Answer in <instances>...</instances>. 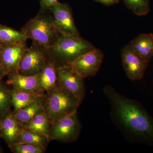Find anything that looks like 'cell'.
I'll list each match as a JSON object with an SVG mask.
<instances>
[{"mask_svg":"<svg viewBox=\"0 0 153 153\" xmlns=\"http://www.w3.org/2000/svg\"><path fill=\"white\" fill-rule=\"evenodd\" d=\"M127 7L137 16H145L150 11L149 0H123Z\"/></svg>","mask_w":153,"mask_h":153,"instance_id":"7402d4cb","label":"cell"},{"mask_svg":"<svg viewBox=\"0 0 153 153\" xmlns=\"http://www.w3.org/2000/svg\"><path fill=\"white\" fill-rule=\"evenodd\" d=\"M13 113H15L33 102L37 99L46 95L33 92H26L12 88L11 89Z\"/></svg>","mask_w":153,"mask_h":153,"instance_id":"ac0fdd59","label":"cell"},{"mask_svg":"<svg viewBox=\"0 0 153 153\" xmlns=\"http://www.w3.org/2000/svg\"><path fill=\"white\" fill-rule=\"evenodd\" d=\"M3 46V43L0 41V52H1V50Z\"/></svg>","mask_w":153,"mask_h":153,"instance_id":"4316f807","label":"cell"},{"mask_svg":"<svg viewBox=\"0 0 153 153\" xmlns=\"http://www.w3.org/2000/svg\"><path fill=\"white\" fill-rule=\"evenodd\" d=\"M46 95L44 110L51 123L62 117L77 111L82 102L71 92L58 84Z\"/></svg>","mask_w":153,"mask_h":153,"instance_id":"277c9868","label":"cell"},{"mask_svg":"<svg viewBox=\"0 0 153 153\" xmlns=\"http://www.w3.org/2000/svg\"><path fill=\"white\" fill-rule=\"evenodd\" d=\"M28 39L22 31L0 24V41L3 44L21 43L27 41Z\"/></svg>","mask_w":153,"mask_h":153,"instance_id":"d6986e66","label":"cell"},{"mask_svg":"<svg viewBox=\"0 0 153 153\" xmlns=\"http://www.w3.org/2000/svg\"><path fill=\"white\" fill-rule=\"evenodd\" d=\"M47 95L39 97L32 103L13 113L19 123L24 127L35 116L44 111Z\"/></svg>","mask_w":153,"mask_h":153,"instance_id":"2e32d148","label":"cell"},{"mask_svg":"<svg viewBox=\"0 0 153 153\" xmlns=\"http://www.w3.org/2000/svg\"><path fill=\"white\" fill-rule=\"evenodd\" d=\"M96 48L89 41L80 36L60 34L55 44L48 49L50 59L58 67L67 66Z\"/></svg>","mask_w":153,"mask_h":153,"instance_id":"7a4b0ae2","label":"cell"},{"mask_svg":"<svg viewBox=\"0 0 153 153\" xmlns=\"http://www.w3.org/2000/svg\"><path fill=\"white\" fill-rule=\"evenodd\" d=\"M104 58L102 51L96 48L78 57L67 66L85 79L97 74L101 68Z\"/></svg>","mask_w":153,"mask_h":153,"instance_id":"52a82bcc","label":"cell"},{"mask_svg":"<svg viewBox=\"0 0 153 153\" xmlns=\"http://www.w3.org/2000/svg\"><path fill=\"white\" fill-rule=\"evenodd\" d=\"M4 153V150H3L1 146H0V153Z\"/></svg>","mask_w":153,"mask_h":153,"instance_id":"83f0119b","label":"cell"},{"mask_svg":"<svg viewBox=\"0 0 153 153\" xmlns=\"http://www.w3.org/2000/svg\"><path fill=\"white\" fill-rule=\"evenodd\" d=\"M49 10L55 27L60 34L80 36L74 23L72 10L68 4L57 1Z\"/></svg>","mask_w":153,"mask_h":153,"instance_id":"ba28073f","label":"cell"},{"mask_svg":"<svg viewBox=\"0 0 153 153\" xmlns=\"http://www.w3.org/2000/svg\"><path fill=\"white\" fill-rule=\"evenodd\" d=\"M12 106L11 89L0 81V120Z\"/></svg>","mask_w":153,"mask_h":153,"instance_id":"44dd1931","label":"cell"},{"mask_svg":"<svg viewBox=\"0 0 153 153\" xmlns=\"http://www.w3.org/2000/svg\"><path fill=\"white\" fill-rule=\"evenodd\" d=\"M5 76H6L5 73L4 71L2 66L1 63H0V81H1V80H2L3 77H4Z\"/></svg>","mask_w":153,"mask_h":153,"instance_id":"484cf974","label":"cell"},{"mask_svg":"<svg viewBox=\"0 0 153 153\" xmlns=\"http://www.w3.org/2000/svg\"><path fill=\"white\" fill-rule=\"evenodd\" d=\"M28 48L27 41L15 44H3L0 52V63L6 75L18 72L19 63Z\"/></svg>","mask_w":153,"mask_h":153,"instance_id":"9c48e42d","label":"cell"},{"mask_svg":"<svg viewBox=\"0 0 153 153\" xmlns=\"http://www.w3.org/2000/svg\"><path fill=\"white\" fill-rule=\"evenodd\" d=\"M123 66L129 79L132 81L143 77L149 63L142 60L128 45L121 52Z\"/></svg>","mask_w":153,"mask_h":153,"instance_id":"8fae6325","label":"cell"},{"mask_svg":"<svg viewBox=\"0 0 153 153\" xmlns=\"http://www.w3.org/2000/svg\"><path fill=\"white\" fill-rule=\"evenodd\" d=\"M57 73L58 85L70 91L82 102L86 92L84 79L67 66L57 67Z\"/></svg>","mask_w":153,"mask_h":153,"instance_id":"30bf717a","label":"cell"},{"mask_svg":"<svg viewBox=\"0 0 153 153\" xmlns=\"http://www.w3.org/2000/svg\"><path fill=\"white\" fill-rule=\"evenodd\" d=\"M0 138H1V136H0Z\"/></svg>","mask_w":153,"mask_h":153,"instance_id":"f1b7e54d","label":"cell"},{"mask_svg":"<svg viewBox=\"0 0 153 153\" xmlns=\"http://www.w3.org/2000/svg\"><path fill=\"white\" fill-rule=\"evenodd\" d=\"M58 1L57 0H40L41 10H49Z\"/></svg>","mask_w":153,"mask_h":153,"instance_id":"cb8c5ba5","label":"cell"},{"mask_svg":"<svg viewBox=\"0 0 153 153\" xmlns=\"http://www.w3.org/2000/svg\"><path fill=\"white\" fill-rule=\"evenodd\" d=\"M50 126L51 122L49 116L44 110V111L36 115L24 127V128L46 137L49 140Z\"/></svg>","mask_w":153,"mask_h":153,"instance_id":"e0dca14e","label":"cell"},{"mask_svg":"<svg viewBox=\"0 0 153 153\" xmlns=\"http://www.w3.org/2000/svg\"><path fill=\"white\" fill-rule=\"evenodd\" d=\"M50 59L48 49L33 41L23 54L18 73L27 76L39 74Z\"/></svg>","mask_w":153,"mask_h":153,"instance_id":"8992f818","label":"cell"},{"mask_svg":"<svg viewBox=\"0 0 153 153\" xmlns=\"http://www.w3.org/2000/svg\"><path fill=\"white\" fill-rule=\"evenodd\" d=\"M49 142L47 137L24 128L19 134L17 143L34 144L46 149Z\"/></svg>","mask_w":153,"mask_h":153,"instance_id":"ffe728a7","label":"cell"},{"mask_svg":"<svg viewBox=\"0 0 153 153\" xmlns=\"http://www.w3.org/2000/svg\"><path fill=\"white\" fill-rule=\"evenodd\" d=\"M9 147L15 153H44L46 151V149L39 145L28 143H15Z\"/></svg>","mask_w":153,"mask_h":153,"instance_id":"603a6c76","label":"cell"},{"mask_svg":"<svg viewBox=\"0 0 153 153\" xmlns=\"http://www.w3.org/2000/svg\"><path fill=\"white\" fill-rule=\"evenodd\" d=\"M57 66L55 62L50 59L40 73L39 92L41 94L46 95L50 91L57 87Z\"/></svg>","mask_w":153,"mask_h":153,"instance_id":"9a60e30c","label":"cell"},{"mask_svg":"<svg viewBox=\"0 0 153 153\" xmlns=\"http://www.w3.org/2000/svg\"><path fill=\"white\" fill-rule=\"evenodd\" d=\"M39 75L40 73L27 76L14 72L7 75L8 79L6 84L22 91L41 94L39 89Z\"/></svg>","mask_w":153,"mask_h":153,"instance_id":"4fadbf2b","label":"cell"},{"mask_svg":"<svg viewBox=\"0 0 153 153\" xmlns=\"http://www.w3.org/2000/svg\"><path fill=\"white\" fill-rule=\"evenodd\" d=\"M21 31L28 39L48 49L55 44L60 35L49 10L41 9L36 16L25 24Z\"/></svg>","mask_w":153,"mask_h":153,"instance_id":"3957f363","label":"cell"},{"mask_svg":"<svg viewBox=\"0 0 153 153\" xmlns=\"http://www.w3.org/2000/svg\"><path fill=\"white\" fill-rule=\"evenodd\" d=\"M103 92L110 104L111 120L126 139L153 147V118L142 105L109 85Z\"/></svg>","mask_w":153,"mask_h":153,"instance_id":"6da1fadb","label":"cell"},{"mask_svg":"<svg viewBox=\"0 0 153 153\" xmlns=\"http://www.w3.org/2000/svg\"><path fill=\"white\" fill-rule=\"evenodd\" d=\"M24 127L17 120L11 111L0 120V136L8 146L16 143L20 132Z\"/></svg>","mask_w":153,"mask_h":153,"instance_id":"7c38bea8","label":"cell"},{"mask_svg":"<svg viewBox=\"0 0 153 153\" xmlns=\"http://www.w3.org/2000/svg\"><path fill=\"white\" fill-rule=\"evenodd\" d=\"M82 125L77 111L62 117L51 123L49 138L63 143L74 142L78 139Z\"/></svg>","mask_w":153,"mask_h":153,"instance_id":"5b68a950","label":"cell"},{"mask_svg":"<svg viewBox=\"0 0 153 153\" xmlns=\"http://www.w3.org/2000/svg\"><path fill=\"white\" fill-rule=\"evenodd\" d=\"M142 60L149 63L153 57V34H141L128 44Z\"/></svg>","mask_w":153,"mask_h":153,"instance_id":"5bb4252c","label":"cell"},{"mask_svg":"<svg viewBox=\"0 0 153 153\" xmlns=\"http://www.w3.org/2000/svg\"><path fill=\"white\" fill-rule=\"evenodd\" d=\"M97 2L101 3L104 5L110 6L118 4L120 0H94Z\"/></svg>","mask_w":153,"mask_h":153,"instance_id":"d4e9b609","label":"cell"}]
</instances>
